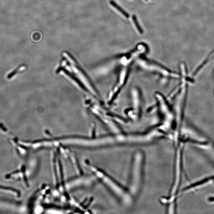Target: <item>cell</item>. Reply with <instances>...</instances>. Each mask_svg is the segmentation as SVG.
<instances>
[{
    "mask_svg": "<svg viewBox=\"0 0 214 214\" xmlns=\"http://www.w3.org/2000/svg\"><path fill=\"white\" fill-rule=\"evenodd\" d=\"M213 179H214V176L205 178V179H203V180H201V181L196 182V183H194V184L190 185L189 186H188V187H185V188L183 189V191H186L188 190H189L193 188L196 187V186H199V185L204 184V183H206V182H208L209 181H210L211 180H212Z\"/></svg>",
    "mask_w": 214,
    "mask_h": 214,
    "instance_id": "obj_2",
    "label": "cell"
},
{
    "mask_svg": "<svg viewBox=\"0 0 214 214\" xmlns=\"http://www.w3.org/2000/svg\"><path fill=\"white\" fill-rule=\"evenodd\" d=\"M146 1H147V0H146Z\"/></svg>",
    "mask_w": 214,
    "mask_h": 214,
    "instance_id": "obj_5",
    "label": "cell"
},
{
    "mask_svg": "<svg viewBox=\"0 0 214 214\" xmlns=\"http://www.w3.org/2000/svg\"><path fill=\"white\" fill-rule=\"evenodd\" d=\"M144 163L143 154L140 151L135 154L133 157L130 174L129 186L130 194L135 196L139 193L141 189L144 173Z\"/></svg>",
    "mask_w": 214,
    "mask_h": 214,
    "instance_id": "obj_1",
    "label": "cell"
},
{
    "mask_svg": "<svg viewBox=\"0 0 214 214\" xmlns=\"http://www.w3.org/2000/svg\"><path fill=\"white\" fill-rule=\"evenodd\" d=\"M109 3H110L111 5H112L113 7L115 8L116 9L118 10L119 12H120L122 14H123V15H124L125 17L127 18H129V14H128L127 12H126L125 10H123L122 7H121L120 6H119V5H118L114 1H113L111 0V1H110V2H109Z\"/></svg>",
    "mask_w": 214,
    "mask_h": 214,
    "instance_id": "obj_3",
    "label": "cell"
},
{
    "mask_svg": "<svg viewBox=\"0 0 214 214\" xmlns=\"http://www.w3.org/2000/svg\"><path fill=\"white\" fill-rule=\"evenodd\" d=\"M132 19L133 21L135 23L136 27H137V29H138V31L141 34H143L144 33V31L142 29V27H141V26L139 24L137 19V16H136L135 15H133L132 16Z\"/></svg>",
    "mask_w": 214,
    "mask_h": 214,
    "instance_id": "obj_4",
    "label": "cell"
}]
</instances>
